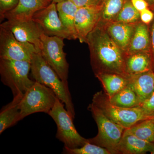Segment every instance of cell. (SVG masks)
Listing matches in <instances>:
<instances>
[{
	"instance_id": "83f0119b",
	"label": "cell",
	"mask_w": 154,
	"mask_h": 154,
	"mask_svg": "<svg viewBox=\"0 0 154 154\" xmlns=\"http://www.w3.org/2000/svg\"><path fill=\"white\" fill-rule=\"evenodd\" d=\"M140 107L146 113L153 117L154 115V92L149 98L141 104Z\"/></svg>"
},
{
	"instance_id": "484cf974",
	"label": "cell",
	"mask_w": 154,
	"mask_h": 154,
	"mask_svg": "<svg viewBox=\"0 0 154 154\" xmlns=\"http://www.w3.org/2000/svg\"><path fill=\"white\" fill-rule=\"evenodd\" d=\"M63 152L67 154H111L107 149L91 143L88 141L79 148L70 149L64 146Z\"/></svg>"
},
{
	"instance_id": "6da1fadb",
	"label": "cell",
	"mask_w": 154,
	"mask_h": 154,
	"mask_svg": "<svg viewBox=\"0 0 154 154\" xmlns=\"http://www.w3.org/2000/svg\"><path fill=\"white\" fill-rule=\"evenodd\" d=\"M86 43L95 75L101 73L127 75L125 71L126 54L116 44L104 25L98 24L88 35Z\"/></svg>"
},
{
	"instance_id": "9a60e30c",
	"label": "cell",
	"mask_w": 154,
	"mask_h": 154,
	"mask_svg": "<svg viewBox=\"0 0 154 154\" xmlns=\"http://www.w3.org/2000/svg\"><path fill=\"white\" fill-rule=\"evenodd\" d=\"M128 84L137 94L142 104L154 92V72L152 70L134 75H127Z\"/></svg>"
},
{
	"instance_id": "ac0fdd59",
	"label": "cell",
	"mask_w": 154,
	"mask_h": 154,
	"mask_svg": "<svg viewBox=\"0 0 154 154\" xmlns=\"http://www.w3.org/2000/svg\"><path fill=\"white\" fill-rule=\"evenodd\" d=\"M152 66L151 52H137L126 56L125 71L126 75L137 74L152 70Z\"/></svg>"
},
{
	"instance_id": "5b68a950",
	"label": "cell",
	"mask_w": 154,
	"mask_h": 154,
	"mask_svg": "<svg viewBox=\"0 0 154 154\" xmlns=\"http://www.w3.org/2000/svg\"><path fill=\"white\" fill-rule=\"evenodd\" d=\"M88 108L98 128V134L94 138L88 139V142L107 149L111 154H119V145L125 128L107 118L93 103Z\"/></svg>"
},
{
	"instance_id": "52a82bcc",
	"label": "cell",
	"mask_w": 154,
	"mask_h": 154,
	"mask_svg": "<svg viewBox=\"0 0 154 154\" xmlns=\"http://www.w3.org/2000/svg\"><path fill=\"white\" fill-rule=\"evenodd\" d=\"M64 106L57 98L54 106L48 113L57 127L56 137L64 143V146L69 148L81 147L88 141V139L78 132L73 122L74 119Z\"/></svg>"
},
{
	"instance_id": "8fae6325",
	"label": "cell",
	"mask_w": 154,
	"mask_h": 154,
	"mask_svg": "<svg viewBox=\"0 0 154 154\" xmlns=\"http://www.w3.org/2000/svg\"><path fill=\"white\" fill-rule=\"evenodd\" d=\"M0 26L11 31L19 41L31 43L40 51L42 46L40 37L43 32L41 27L33 19L28 21L7 20Z\"/></svg>"
},
{
	"instance_id": "3957f363",
	"label": "cell",
	"mask_w": 154,
	"mask_h": 154,
	"mask_svg": "<svg viewBox=\"0 0 154 154\" xmlns=\"http://www.w3.org/2000/svg\"><path fill=\"white\" fill-rule=\"evenodd\" d=\"M31 63L0 58V75L2 82L11 89L14 97L24 96L35 81L29 78Z\"/></svg>"
},
{
	"instance_id": "d4e9b609",
	"label": "cell",
	"mask_w": 154,
	"mask_h": 154,
	"mask_svg": "<svg viewBox=\"0 0 154 154\" xmlns=\"http://www.w3.org/2000/svg\"><path fill=\"white\" fill-rule=\"evenodd\" d=\"M140 21L139 11L134 7L130 0H125L124 5L114 22L136 24Z\"/></svg>"
},
{
	"instance_id": "7a4b0ae2",
	"label": "cell",
	"mask_w": 154,
	"mask_h": 154,
	"mask_svg": "<svg viewBox=\"0 0 154 154\" xmlns=\"http://www.w3.org/2000/svg\"><path fill=\"white\" fill-rule=\"evenodd\" d=\"M31 75L36 82L44 85L54 91L57 97L63 103L73 119L75 111L68 84L64 82L44 59L41 52L33 54L31 62Z\"/></svg>"
},
{
	"instance_id": "603a6c76",
	"label": "cell",
	"mask_w": 154,
	"mask_h": 154,
	"mask_svg": "<svg viewBox=\"0 0 154 154\" xmlns=\"http://www.w3.org/2000/svg\"><path fill=\"white\" fill-rule=\"evenodd\" d=\"M125 0H103L98 24L105 25L114 22L124 5Z\"/></svg>"
},
{
	"instance_id": "7c38bea8",
	"label": "cell",
	"mask_w": 154,
	"mask_h": 154,
	"mask_svg": "<svg viewBox=\"0 0 154 154\" xmlns=\"http://www.w3.org/2000/svg\"><path fill=\"white\" fill-rule=\"evenodd\" d=\"M100 9L101 6L78 8L75 16V24L77 39L81 43H86L88 35L98 25Z\"/></svg>"
},
{
	"instance_id": "7402d4cb",
	"label": "cell",
	"mask_w": 154,
	"mask_h": 154,
	"mask_svg": "<svg viewBox=\"0 0 154 154\" xmlns=\"http://www.w3.org/2000/svg\"><path fill=\"white\" fill-rule=\"evenodd\" d=\"M109 99L111 104L124 108L140 107L142 104L137 94L128 85Z\"/></svg>"
},
{
	"instance_id": "e575fe53",
	"label": "cell",
	"mask_w": 154,
	"mask_h": 154,
	"mask_svg": "<svg viewBox=\"0 0 154 154\" xmlns=\"http://www.w3.org/2000/svg\"><path fill=\"white\" fill-rule=\"evenodd\" d=\"M152 119L153 121L154 122V115H153V116L152 118Z\"/></svg>"
},
{
	"instance_id": "ffe728a7",
	"label": "cell",
	"mask_w": 154,
	"mask_h": 154,
	"mask_svg": "<svg viewBox=\"0 0 154 154\" xmlns=\"http://www.w3.org/2000/svg\"><path fill=\"white\" fill-rule=\"evenodd\" d=\"M59 17L72 39H77L75 27V19L78 8L71 0H67L56 4Z\"/></svg>"
},
{
	"instance_id": "d6986e66",
	"label": "cell",
	"mask_w": 154,
	"mask_h": 154,
	"mask_svg": "<svg viewBox=\"0 0 154 154\" xmlns=\"http://www.w3.org/2000/svg\"><path fill=\"white\" fill-rule=\"evenodd\" d=\"M102 84L104 92L109 98L128 84V75L116 73H101L95 75Z\"/></svg>"
},
{
	"instance_id": "d590c367",
	"label": "cell",
	"mask_w": 154,
	"mask_h": 154,
	"mask_svg": "<svg viewBox=\"0 0 154 154\" xmlns=\"http://www.w3.org/2000/svg\"><path fill=\"white\" fill-rule=\"evenodd\" d=\"M153 143L154 144V140L153 142Z\"/></svg>"
},
{
	"instance_id": "2e32d148",
	"label": "cell",
	"mask_w": 154,
	"mask_h": 154,
	"mask_svg": "<svg viewBox=\"0 0 154 154\" xmlns=\"http://www.w3.org/2000/svg\"><path fill=\"white\" fill-rule=\"evenodd\" d=\"M119 153L154 154V144L141 139L134 135L124 132L118 148Z\"/></svg>"
},
{
	"instance_id": "d6a6232c",
	"label": "cell",
	"mask_w": 154,
	"mask_h": 154,
	"mask_svg": "<svg viewBox=\"0 0 154 154\" xmlns=\"http://www.w3.org/2000/svg\"><path fill=\"white\" fill-rule=\"evenodd\" d=\"M146 1L149 3V5H154V0H146Z\"/></svg>"
},
{
	"instance_id": "e0dca14e",
	"label": "cell",
	"mask_w": 154,
	"mask_h": 154,
	"mask_svg": "<svg viewBox=\"0 0 154 154\" xmlns=\"http://www.w3.org/2000/svg\"><path fill=\"white\" fill-rule=\"evenodd\" d=\"M140 52H151V38L148 25L140 22L136 23L126 55Z\"/></svg>"
},
{
	"instance_id": "4dcf8cb0",
	"label": "cell",
	"mask_w": 154,
	"mask_h": 154,
	"mask_svg": "<svg viewBox=\"0 0 154 154\" xmlns=\"http://www.w3.org/2000/svg\"><path fill=\"white\" fill-rule=\"evenodd\" d=\"M133 5L138 11H141L148 8L149 3L146 0H130Z\"/></svg>"
},
{
	"instance_id": "1f68e13d",
	"label": "cell",
	"mask_w": 154,
	"mask_h": 154,
	"mask_svg": "<svg viewBox=\"0 0 154 154\" xmlns=\"http://www.w3.org/2000/svg\"><path fill=\"white\" fill-rule=\"evenodd\" d=\"M151 53L152 59V70L154 72V19L151 29Z\"/></svg>"
},
{
	"instance_id": "f1b7e54d",
	"label": "cell",
	"mask_w": 154,
	"mask_h": 154,
	"mask_svg": "<svg viewBox=\"0 0 154 154\" xmlns=\"http://www.w3.org/2000/svg\"><path fill=\"white\" fill-rule=\"evenodd\" d=\"M78 8L96 7L102 5L103 0H71Z\"/></svg>"
},
{
	"instance_id": "8992f818",
	"label": "cell",
	"mask_w": 154,
	"mask_h": 154,
	"mask_svg": "<svg viewBox=\"0 0 154 154\" xmlns=\"http://www.w3.org/2000/svg\"><path fill=\"white\" fill-rule=\"evenodd\" d=\"M57 98L51 89L35 81L19 103V121L33 113L43 112L48 114Z\"/></svg>"
},
{
	"instance_id": "4fadbf2b",
	"label": "cell",
	"mask_w": 154,
	"mask_h": 154,
	"mask_svg": "<svg viewBox=\"0 0 154 154\" xmlns=\"http://www.w3.org/2000/svg\"><path fill=\"white\" fill-rule=\"evenodd\" d=\"M52 0H19L18 5L5 14L7 20L28 21L32 20L37 11L46 8Z\"/></svg>"
},
{
	"instance_id": "30bf717a",
	"label": "cell",
	"mask_w": 154,
	"mask_h": 154,
	"mask_svg": "<svg viewBox=\"0 0 154 154\" xmlns=\"http://www.w3.org/2000/svg\"><path fill=\"white\" fill-rule=\"evenodd\" d=\"M32 19L41 27L43 33L46 35L72 39L59 17L56 3L52 2L46 8L37 11Z\"/></svg>"
},
{
	"instance_id": "277c9868",
	"label": "cell",
	"mask_w": 154,
	"mask_h": 154,
	"mask_svg": "<svg viewBox=\"0 0 154 154\" xmlns=\"http://www.w3.org/2000/svg\"><path fill=\"white\" fill-rule=\"evenodd\" d=\"M92 103L106 116L125 129L142 120L152 119L141 107L124 108L113 105L105 92L100 91L94 95Z\"/></svg>"
},
{
	"instance_id": "f546056e",
	"label": "cell",
	"mask_w": 154,
	"mask_h": 154,
	"mask_svg": "<svg viewBox=\"0 0 154 154\" xmlns=\"http://www.w3.org/2000/svg\"><path fill=\"white\" fill-rule=\"evenodd\" d=\"M140 20L146 25H149L154 19V14L152 11L148 8L144 9L140 12Z\"/></svg>"
},
{
	"instance_id": "cb8c5ba5",
	"label": "cell",
	"mask_w": 154,
	"mask_h": 154,
	"mask_svg": "<svg viewBox=\"0 0 154 154\" xmlns=\"http://www.w3.org/2000/svg\"><path fill=\"white\" fill-rule=\"evenodd\" d=\"M124 132L134 135L144 140L153 143L154 140V122L152 119L142 120L125 129Z\"/></svg>"
},
{
	"instance_id": "4316f807",
	"label": "cell",
	"mask_w": 154,
	"mask_h": 154,
	"mask_svg": "<svg viewBox=\"0 0 154 154\" xmlns=\"http://www.w3.org/2000/svg\"><path fill=\"white\" fill-rule=\"evenodd\" d=\"M19 0H0V19H4L5 14L15 8L19 4Z\"/></svg>"
},
{
	"instance_id": "836d02e7",
	"label": "cell",
	"mask_w": 154,
	"mask_h": 154,
	"mask_svg": "<svg viewBox=\"0 0 154 154\" xmlns=\"http://www.w3.org/2000/svg\"><path fill=\"white\" fill-rule=\"evenodd\" d=\"M52 2L57 4L58 3L61 2H64V1H67V0H52Z\"/></svg>"
},
{
	"instance_id": "5bb4252c",
	"label": "cell",
	"mask_w": 154,
	"mask_h": 154,
	"mask_svg": "<svg viewBox=\"0 0 154 154\" xmlns=\"http://www.w3.org/2000/svg\"><path fill=\"white\" fill-rule=\"evenodd\" d=\"M136 24L112 22L103 25L116 44L125 53L129 47Z\"/></svg>"
},
{
	"instance_id": "ba28073f",
	"label": "cell",
	"mask_w": 154,
	"mask_h": 154,
	"mask_svg": "<svg viewBox=\"0 0 154 154\" xmlns=\"http://www.w3.org/2000/svg\"><path fill=\"white\" fill-rule=\"evenodd\" d=\"M42 46L40 52L47 63L64 82L68 83L69 65L64 52V38L42 33Z\"/></svg>"
},
{
	"instance_id": "9c48e42d",
	"label": "cell",
	"mask_w": 154,
	"mask_h": 154,
	"mask_svg": "<svg viewBox=\"0 0 154 154\" xmlns=\"http://www.w3.org/2000/svg\"><path fill=\"white\" fill-rule=\"evenodd\" d=\"M38 52L33 44L19 41L11 31L0 26V58L31 63Z\"/></svg>"
},
{
	"instance_id": "44dd1931",
	"label": "cell",
	"mask_w": 154,
	"mask_h": 154,
	"mask_svg": "<svg viewBox=\"0 0 154 154\" xmlns=\"http://www.w3.org/2000/svg\"><path fill=\"white\" fill-rule=\"evenodd\" d=\"M23 96L14 97L11 102L5 105L0 112V134L19 121V104Z\"/></svg>"
}]
</instances>
